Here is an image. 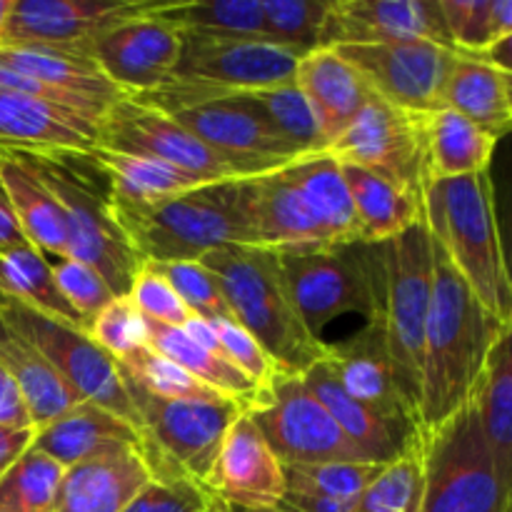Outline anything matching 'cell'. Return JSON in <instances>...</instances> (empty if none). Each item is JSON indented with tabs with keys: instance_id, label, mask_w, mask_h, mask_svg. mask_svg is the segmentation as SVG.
I'll return each mask as SVG.
<instances>
[{
	"instance_id": "6da1fadb",
	"label": "cell",
	"mask_w": 512,
	"mask_h": 512,
	"mask_svg": "<svg viewBox=\"0 0 512 512\" xmlns=\"http://www.w3.org/2000/svg\"><path fill=\"white\" fill-rule=\"evenodd\" d=\"M508 328L512 323H500L475 298L433 240V298L420 368V438L468 403L490 350Z\"/></svg>"
},
{
	"instance_id": "7a4b0ae2",
	"label": "cell",
	"mask_w": 512,
	"mask_h": 512,
	"mask_svg": "<svg viewBox=\"0 0 512 512\" xmlns=\"http://www.w3.org/2000/svg\"><path fill=\"white\" fill-rule=\"evenodd\" d=\"M218 280L233 320L280 370L303 375L323 363L330 345L305 328L290 295L280 255L255 245H223L198 260Z\"/></svg>"
},
{
	"instance_id": "3957f363",
	"label": "cell",
	"mask_w": 512,
	"mask_h": 512,
	"mask_svg": "<svg viewBox=\"0 0 512 512\" xmlns=\"http://www.w3.org/2000/svg\"><path fill=\"white\" fill-rule=\"evenodd\" d=\"M423 223L475 298L512 323V283L490 173L425 180Z\"/></svg>"
},
{
	"instance_id": "277c9868",
	"label": "cell",
	"mask_w": 512,
	"mask_h": 512,
	"mask_svg": "<svg viewBox=\"0 0 512 512\" xmlns=\"http://www.w3.org/2000/svg\"><path fill=\"white\" fill-rule=\"evenodd\" d=\"M15 153L40 175L58 200L68 228V258L98 270L115 298L128 295L143 260L115 220L113 190L105 170L95 163L93 155L80 150Z\"/></svg>"
},
{
	"instance_id": "5b68a950",
	"label": "cell",
	"mask_w": 512,
	"mask_h": 512,
	"mask_svg": "<svg viewBox=\"0 0 512 512\" xmlns=\"http://www.w3.org/2000/svg\"><path fill=\"white\" fill-rule=\"evenodd\" d=\"M375 295L373 320L383 333L400 393L418 413L425 323L433 298V238L425 223L385 243H360Z\"/></svg>"
},
{
	"instance_id": "8992f818",
	"label": "cell",
	"mask_w": 512,
	"mask_h": 512,
	"mask_svg": "<svg viewBox=\"0 0 512 512\" xmlns=\"http://www.w3.org/2000/svg\"><path fill=\"white\" fill-rule=\"evenodd\" d=\"M235 180L198 185L150 205L113 200L115 220L143 263L200 260L223 245H253Z\"/></svg>"
},
{
	"instance_id": "52a82bcc",
	"label": "cell",
	"mask_w": 512,
	"mask_h": 512,
	"mask_svg": "<svg viewBox=\"0 0 512 512\" xmlns=\"http://www.w3.org/2000/svg\"><path fill=\"white\" fill-rule=\"evenodd\" d=\"M120 373V370H118ZM143 438V458L153 478H193L205 483L220 443L243 413L233 400H163L120 373Z\"/></svg>"
},
{
	"instance_id": "ba28073f",
	"label": "cell",
	"mask_w": 512,
	"mask_h": 512,
	"mask_svg": "<svg viewBox=\"0 0 512 512\" xmlns=\"http://www.w3.org/2000/svg\"><path fill=\"white\" fill-rule=\"evenodd\" d=\"M420 512H512V485L495 470L470 400L423 435Z\"/></svg>"
},
{
	"instance_id": "9c48e42d",
	"label": "cell",
	"mask_w": 512,
	"mask_h": 512,
	"mask_svg": "<svg viewBox=\"0 0 512 512\" xmlns=\"http://www.w3.org/2000/svg\"><path fill=\"white\" fill-rule=\"evenodd\" d=\"M133 98L178 120L200 143L223 158L238 178L275 173L298 160L248 110L220 98L213 88L168 80L163 88Z\"/></svg>"
},
{
	"instance_id": "30bf717a",
	"label": "cell",
	"mask_w": 512,
	"mask_h": 512,
	"mask_svg": "<svg viewBox=\"0 0 512 512\" xmlns=\"http://www.w3.org/2000/svg\"><path fill=\"white\" fill-rule=\"evenodd\" d=\"M243 413L253 420L280 465L363 460L298 373L275 368L270 383L258 388Z\"/></svg>"
},
{
	"instance_id": "8fae6325",
	"label": "cell",
	"mask_w": 512,
	"mask_h": 512,
	"mask_svg": "<svg viewBox=\"0 0 512 512\" xmlns=\"http://www.w3.org/2000/svg\"><path fill=\"white\" fill-rule=\"evenodd\" d=\"M0 320L23 335L48 360L50 368L78 395V400L100 405L138 428V415L113 358L103 353L83 328L50 318L5 293H0Z\"/></svg>"
},
{
	"instance_id": "7c38bea8",
	"label": "cell",
	"mask_w": 512,
	"mask_h": 512,
	"mask_svg": "<svg viewBox=\"0 0 512 512\" xmlns=\"http://www.w3.org/2000/svg\"><path fill=\"white\" fill-rule=\"evenodd\" d=\"M278 255L295 308L315 338L330 320L345 313L373 320L375 295L363 245Z\"/></svg>"
},
{
	"instance_id": "4fadbf2b",
	"label": "cell",
	"mask_w": 512,
	"mask_h": 512,
	"mask_svg": "<svg viewBox=\"0 0 512 512\" xmlns=\"http://www.w3.org/2000/svg\"><path fill=\"white\" fill-rule=\"evenodd\" d=\"M325 153H330L340 163L373 170L423 198V115L405 113L370 93L363 110L328 145Z\"/></svg>"
},
{
	"instance_id": "5bb4252c",
	"label": "cell",
	"mask_w": 512,
	"mask_h": 512,
	"mask_svg": "<svg viewBox=\"0 0 512 512\" xmlns=\"http://www.w3.org/2000/svg\"><path fill=\"white\" fill-rule=\"evenodd\" d=\"M98 148L160 160L200 183L238 178L223 158L200 143L178 120L133 95H125L103 115L98 125Z\"/></svg>"
},
{
	"instance_id": "9a60e30c",
	"label": "cell",
	"mask_w": 512,
	"mask_h": 512,
	"mask_svg": "<svg viewBox=\"0 0 512 512\" xmlns=\"http://www.w3.org/2000/svg\"><path fill=\"white\" fill-rule=\"evenodd\" d=\"M340 58L363 78L368 90L393 108L423 115L443 108V88L458 50L415 40V43L348 45Z\"/></svg>"
},
{
	"instance_id": "2e32d148",
	"label": "cell",
	"mask_w": 512,
	"mask_h": 512,
	"mask_svg": "<svg viewBox=\"0 0 512 512\" xmlns=\"http://www.w3.org/2000/svg\"><path fill=\"white\" fill-rule=\"evenodd\" d=\"M158 0H13L0 45H38L90 55L118 23L148 13Z\"/></svg>"
},
{
	"instance_id": "e0dca14e",
	"label": "cell",
	"mask_w": 512,
	"mask_h": 512,
	"mask_svg": "<svg viewBox=\"0 0 512 512\" xmlns=\"http://www.w3.org/2000/svg\"><path fill=\"white\" fill-rule=\"evenodd\" d=\"M303 55L263 38L180 35L173 78L223 90H260L293 83Z\"/></svg>"
},
{
	"instance_id": "ac0fdd59",
	"label": "cell",
	"mask_w": 512,
	"mask_h": 512,
	"mask_svg": "<svg viewBox=\"0 0 512 512\" xmlns=\"http://www.w3.org/2000/svg\"><path fill=\"white\" fill-rule=\"evenodd\" d=\"M415 40L453 48L438 0H330L318 48Z\"/></svg>"
},
{
	"instance_id": "d6986e66",
	"label": "cell",
	"mask_w": 512,
	"mask_h": 512,
	"mask_svg": "<svg viewBox=\"0 0 512 512\" xmlns=\"http://www.w3.org/2000/svg\"><path fill=\"white\" fill-rule=\"evenodd\" d=\"M153 8L105 30L90 48V58L100 73L125 95H145L163 88L178 63L180 33L155 18Z\"/></svg>"
},
{
	"instance_id": "ffe728a7",
	"label": "cell",
	"mask_w": 512,
	"mask_h": 512,
	"mask_svg": "<svg viewBox=\"0 0 512 512\" xmlns=\"http://www.w3.org/2000/svg\"><path fill=\"white\" fill-rule=\"evenodd\" d=\"M203 485L215 500L230 508L268 510L278 508L283 500V465L245 413L225 433Z\"/></svg>"
},
{
	"instance_id": "44dd1931",
	"label": "cell",
	"mask_w": 512,
	"mask_h": 512,
	"mask_svg": "<svg viewBox=\"0 0 512 512\" xmlns=\"http://www.w3.org/2000/svg\"><path fill=\"white\" fill-rule=\"evenodd\" d=\"M325 365L350 398L375 410L393 428L408 435H420L418 413L400 393L398 378H395L393 363H390L378 325L365 323V328L358 330L353 338L340 345H330Z\"/></svg>"
},
{
	"instance_id": "7402d4cb",
	"label": "cell",
	"mask_w": 512,
	"mask_h": 512,
	"mask_svg": "<svg viewBox=\"0 0 512 512\" xmlns=\"http://www.w3.org/2000/svg\"><path fill=\"white\" fill-rule=\"evenodd\" d=\"M235 188L255 248L275 253L333 250L283 170L238 178Z\"/></svg>"
},
{
	"instance_id": "603a6c76",
	"label": "cell",
	"mask_w": 512,
	"mask_h": 512,
	"mask_svg": "<svg viewBox=\"0 0 512 512\" xmlns=\"http://www.w3.org/2000/svg\"><path fill=\"white\" fill-rule=\"evenodd\" d=\"M98 145V123L33 95L0 90V148L80 150Z\"/></svg>"
},
{
	"instance_id": "cb8c5ba5",
	"label": "cell",
	"mask_w": 512,
	"mask_h": 512,
	"mask_svg": "<svg viewBox=\"0 0 512 512\" xmlns=\"http://www.w3.org/2000/svg\"><path fill=\"white\" fill-rule=\"evenodd\" d=\"M150 478L138 448L95 455L65 468L55 512H123Z\"/></svg>"
},
{
	"instance_id": "d4e9b609",
	"label": "cell",
	"mask_w": 512,
	"mask_h": 512,
	"mask_svg": "<svg viewBox=\"0 0 512 512\" xmlns=\"http://www.w3.org/2000/svg\"><path fill=\"white\" fill-rule=\"evenodd\" d=\"M0 68L73 95L90 105L100 118L125 98L123 90L110 83L95 60L85 53L38 45H0Z\"/></svg>"
},
{
	"instance_id": "484cf974",
	"label": "cell",
	"mask_w": 512,
	"mask_h": 512,
	"mask_svg": "<svg viewBox=\"0 0 512 512\" xmlns=\"http://www.w3.org/2000/svg\"><path fill=\"white\" fill-rule=\"evenodd\" d=\"M293 83L308 100L328 145L353 123L370 98L363 78L333 48H315L303 55L295 68Z\"/></svg>"
},
{
	"instance_id": "4316f807",
	"label": "cell",
	"mask_w": 512,
	"mask_h": 512,
	"mask_svg": "<svg viewBox=\"0 0 512 512\" xmlns=\"http://www.w3.org/2000/svg\"><path fill=\"white\" fill-rule=\"evenodd\" d=\"M510 80V68L495 60L455 53L443 88V108L455 110L500 140L512 125Z\"/></svg>"
},
{
	"instance_id": "83f0119b",
	"label": "cell",
	"mask_w": 512,
	"mask_h": 512,
	"mask_svg": "<svg viewBox=\"0 0 512 512\" xmlns=\"http://www.w3.org/2000/svg\"><path fill=\"white\" fill-rule=\"evenodd\" d=\"M33 445L58 460L63 468H70V465H78L83 460L118 448L143 450V438L128 420L83 400V403L73 405L68 413L60 415L58 420L38 430Z\"/></svg>"
},
{
	"instance_id": "f1b7e54d",
	"label": "cell",
	"mask_w": 512,
	"mask_h": 512,
	"mask_svg": "<svg viewBox=\"0 0 512 512\" xmlns=\"http://www.w3.org/2000/svg\"><path fill=\"white\" fill-rule=\"evenodd\" d=\"M300 378L305 380L310 390H313L315 398L325 405V410L330 413V418L338 423V428L343 430L345 438L355 445L363 460L378 465L393 463L398 455H403L410 445L420 443V435H408L403 430L393 428L390 423H385L375 410L365 408L363 403H358L355 398H350L340 383L335 380V375L330 373V368L323 363L313 365L310 370H305Z\"/></svg>"
},
{
	"instance_id": "f546056e",
	"label": "cell",
	"mask_w": 512,
	"mask_h": 512,
	"mask_svg": "<svg viewBox=\"0 0 512 512\" xmlns=\"http://www.w3.org/2000/svg\"><path fill=\"white\" fill-rule=\"evenodd\" d=\"M0 183L8 193L25 240L48 260L68 258L63 210L48 185L15 150L0 148Z\"/></svg>"
},
{
	"instance_id": "4dcf8cb0",
	"label": "cell",
	"mask_w": 512,
	"mask_h": 512,
	"mask_svg": "<svg viewBox=\"0 0 512 512\" xmlns=\"http://www.w3.org/2000/svg\"><path fill=\"white\" fill-rule=\"evenodd\" d=\"M283 175L298 190L330 248L358 243V218H355L353 198L345 185L340 163L333 155L318 153L298 158L285 165Z\"/></svg>"
},
{
	"instance_id": "1f68e13d",
	"label": "cell",
	"mask_w": 512,
	"mask_h": 512,
	"mask_svg": "<svg viewBox=\"0 0 512 512\" xmlns=\"http://www.w3.org/2000/svg\"><path fill=\"white\" fill-rule=\"evenodd\" d=\"M213 90L220 98L248 110L295 158H308V155L325 153V148H328L308 100L303 98V93H300V88L295 83L260 90Z\"/></svg>"
},
{
	"instance_id": "d6a6232c",
	"label": "cell",
	"mask_w": 512,
	"mask_h": 512,
	"mask_svg": "<svg viewBox=\"0 0 512 512\" xmlns=\"http://www.w3.org/2000/svg\"><path fill=\"white\" fill-rule=\"evenodd\" d=\"M340 170L358 218V243H385L423 220V198L410 190L360 165L340 163Z\"/></svg>"
},
{
	"instance_id": "836d02e7",
	"label": "cell",
	"mask_w": 512,
	"mask_h": 512,
	"mask_svg": "<svg viewBox=\"0 0 512 512\" xmlns=\"http://www.w3.org/2000/svg\"><path fill=\"white\" fill-rule=\"evenodd\" d=\"M423 140L425 180L490 173V160L498 145V140L450 108L423 113Z\"/></svg>"
},
{
	"instance_id": "e575fe53",
	"label": "cell",
	"mask_w": 512,
	"mask_h": 512,
	"mask_svg": "<svg viewBox=\"0 0 512 512\" xmlns=\"http://www.w3.org/2000/svg\"><path fill=\"white\" fill-rule=\"evenodd\" d=\"M512 328L505 330L490 350L485 368L475 383L470 403L478 413L485 445L493 455L495 470L512 485Z\"/></svg>"
},
{
	"instance_id": "d590c367",
	"label": "cell",
	"mask_w": 512,
	"mask_h": 512,
	"mask_svg": "<svg viewBox=\"0 0 512 512\" xmlns=\"http://www.w3.org/2000/svg\"><path fill=\"white\" fill-rule=\"evenodd\" d=\"M0 363L8 368V373L18 383L35 433L58 420L63 413H68L73 405L83 403L50 368L48 360L23 335L8 328L3 320H0Z\"/></svg>"
},
{
	"instance_id": "8d00e7d4",
	"label": "cell",
	"mask_w": 512,
	"mask_h": 512,
	"mask_svg": "<svg viewBox=\"0 0 512 512\" xmlns=\"http://www.w3.org/2000/svg\"><path fill=\"white\" fill-rule=\"evenodd\" d=\"M153 15L180 35L268 40L263 30V0H158Z\"/></svg>"
},
{
	"instance_id": "74e56055",
	"label": "cell",
	"mask_w": 512,
	"mask_h": 512,
	"mask_svg": "<svg viewBox=\"0 0 512 512\" xmlns=\"http://www.w3.org/2000/svg\"><path fill=\"white\" fill-rule=\"evenodd\" d=\"M145 345L180 365L185 373L193 375L205 388L215 390L218 395L243 405V408L258 393V388L240 370H235L228 360L218 358L203 345L195 343L193 338H188L183 328H170V325H160L155 320H145Z\"/></svg>"
},
{
	"instance_id": "f35d334b",
	"label": "cell",
	"mask_w": 512,
	"mask_h": 512,
	"mask_svg": "<svg viewBox=\"0 0 512 512\" xmlns=\"http://www.w3.org/2000/svg\"><path fill=\"white\" fill-rule=\"evenodd\" d=\"M90 155L108 175L113 200H118V203L150 205L205 185L190 175L180 173V170L170 168V165L160 163V160L145 158V155L105 150L98 145L90 150Z\"/></svg>"
},
{
	"instance_id": "ab89813d",
	"label": "cell",
	"mask_w": 512,
	"mask_h": 512,
	"mask_svg": "<svg viewBox=\"0 0 512 512\" xmlns=\"http://www.w3.org/2000/svg\"><path fill=\"white\" fill-rule=\"evenodd\" d=\"M445 30L458 53L495 60L512 35L510 0H438ZM498 63V60H495Z\"/></svg>"
},
{
	"instance_id": "60d3db41",
	"label": "cell",
	"mask_w": 512,
	"mask_h": 512,
	"mask_svg": "<svg viewBox=\"0 0 512 512\" xmlns=\"http://www.w3.org/2000/svg\"><path fill=\"white\" fill-rule=\"evenodd\" d=\"M0 293L30 305L50 318L78 325L88 333L85 320L70 308V303L55 285L48 258L40 255L33 245H23V248L0 255Z\"/></svg>"
},
{
	"instance_id": "b9f144b4",
	"label": "cell",
	"mask_w": 512,
	"mask_h": 512,
	"mask_svg": "<svg viewBox=\"0 0 512 512\" xmlns=\"http://www.w3.org/2000/svg\"><path fill=\"white\" fill-rule=\"evenodd\" d=\"M65 468L30 445L0 475V512H55Z\"/></svg>"
},
{
	"instance_id": "7bdbcfd3",
	"label": "cell",
	"mask_w": 512,
	"mask_h": 512,
	"mask_svg": "<svg viewBox=\"0 0 512 512\" xmlns=\"http://www.w3.org/2000/svg\"><path fill=\"white\" fill-rule=\"evenodd\" d=\"M423 500V438L385 465L358 495L350 512H420Z\"/></svg>"
},
{
	"instance_id": "ee69618b",
	"label": "cell",
	"mask_w": 512,
	"mask_h": 512,
	"mask_svg": "<svg viewBox=\"0 0 512 512\" xmlns=\"http://www.w3.org/2000/svg\"><path fill=\"white\" fill-rule=\"evenodd\" d=\"M385 465L378 463H313L283 465L285 490L288 493L318 495V498L355 503L358 495L378 478Z\"/></svg>"
},
{
	"instance_id": "f6af8a7d",
	"label": "cell",
	"mask_w": 512,
	"mask_h": 512,
	"mask_svg": "<svg viewBox=\"0 0 512 512\" xmlns=\"http://www.w3.org/2000/svg\"><path fill=\"white\" fill-rule=\"evenodd\" d=\"M115 368L123 375L133 378L135 383L143 390H148L150 395L163 400H220L223 395H218L215 390L205 388L203 383L193 378L190 373H185L180 365H175L173 360L163 358L160 353L150 350L148 345L133 350L125 358L113 360ZM228 400V398H225Z\"/></svg>"
},
{
	"instance_id": "bcb514c9",
	"label": "cell",
	"mask_w": 512,
	"mask_h": 512,
	"mask_svg": "<svg viewBox=\"0 0 512 512\" xmlns=\"http://www.w3.org/2000/svg\"><path fill=\"white\" fill-rule=\"evenodd\" d=\"M330 0H263V30L270 43L308 55L318 48Z\"/></svg>"
},
{
	"instance_id": "7dc6e473",
	"label": "cell",
	"mask_w": 512,
	"mask_h": 512,
	"mask_svg": "<svg viewBox=\"0 0 512 512\" xmlns=\"http://www.w3.org/2000/svg\"><path fill=\"white\" fill-rule=\"evenodd\" d=\"M153 270H158L170 288L178 293L185 308L193 315L205 320H233L225 295L220 290L218 280L208 268L198 263V260H180V263H145Z\"/></svg>"
},
{
	"instance_id": "c3c4849f",
	"label": "cell",
	"mask_w": 512,
	"mask_h": 512,
	"mask_svg": "<svg viewBox=\"0 0 512 512\" xmlns=\"http://www.w3.org/2000/svg\"><path fill=\"white\" fill-rule=\"evenodd\" d=\"M88 335L103 353L118 360L145 345V318L128 295L113 298L88 323Z\"/></svg>"
},
{
	"instance_id": "681fc988",
	"label": "cell",
	"mask_w": 512,
	"mask_h": 512,
	"mask_svg": "<svg viewBox=\"0 0 512 512\" xmlns=\"http://www.w3.org/2000/svg\"><path fill=\"white\" fill-rule=\"evenodd\" d=\"M48 263L50 270H53L55 285H58L63 298L70 303V308L85 320V325L115 298V293L105 283L103 275L90 268V265L73 258L48 260Z\"/></svg>"
},
{
	"instance_id": "f907efd6",
	"label": "cell",
	"mask_w": 512,
	"mask_h": 512,
	"mask_svg": "<svg viewBox=\"0 0 512 512\" xmlns=\"http://www.w3.org/2000/svg\"><path fill=\"white\" fill-rule=\"evenodd\" d=\"M218 500L193 478H150L123 512H208Z\"/></svg>"
},
{
	"instance_id": "816d5d0a",
	"label": "cell",
	"mask_w": 512,
	"mask_h": 512,
	"mask_svg": "<svg viewBox=\"0 0 512 512\" xmlns=\"http://www.w3.org/2000/svg\"><path fill=\"white\" fill-rule=\"evenodd\" d=\"M128 298L133 300L145 320H155V323L170 325V328H183L193 315L178 298V293L170 288L168 280L145 263L135 273Z\"/></svg>"
},
{
	"instance_id": "f5cc1de1",
	"label": "cell",
	"mask_w": 512,
	"mask_h": 512,
	"mask_svg": "<svg viewBox=\"0 0 512 512\" xmlns=\"http://www.w3.org/2000/svg\"><path fill=\"white\" fill-rule=\"evenodd\" d=\"M210 323H213L215 335H218L220 348H223L228 363L233 365L235 370H240L255 388L268 385L278 365L268 358V353L260 348L258 340H255L243 325L235 323V320L218 318L210 320Z\"/></svg>"
},
{
	"instance_id": "db71d44e",
	"label": "cell",
	"mask_w": 512,
	"mask_h": 512,
	"mask_svg": "<svg viewBox=\"0 0 512 512\" xmlns=\"http://www.w3.org/2000/svg\"><path fill=\"white\" fill-rule=\"evenodd\" d=\"M0 425L15 430H33L23 393L3 363H0Z\"/></svg>"
},
{
	"instance_id": "11a10c76",
	"label": "cell",
	"mask_w": 512,
	"mask_h": 512,
	"mask_svg": "<svg viewBox=\"0 0 512 512\" xmlns=\"http://www.w3.org/2000/svg\"><path fill=\"white\" fill-rule=\"evenodd\" d=\"M23 245L30 243L25 240L18 218H15L13 205L8 200V193H5L3 183H0V255L10 253L15 248H23Z\"/></svg>"
},
{
	"instance_id": "9f6ffc18",
	"label": "cell",
	"mask_w": 512,
	"mask_h": 512,
	"mask_svg": "<svg viewBox=\"0 0 512 512\" xmlns=\"http://www.w3.org/2000/svg\"><path fill=\"white\" fill-rule=\"evenodd\" d=\"M278 510L283 512H350L353 503H338V500L318 498V495L288 493L285 490L283 500L278 503Z\"/></svg>"
},
{
	"instance_id": "6f0895ef",
	"label": "cell",
	"mask_w": 512,
	"mask_h": 512,
	"mask_svg": "<svg viewBox=\"0 0 512 512\" xmlns=\"http://www.w3.org/2000/svg\"><path fill=\"white\" fill-rule=\"evenodd\" d=\"M35 430H15L0 425V475L33 445Z\"/></svg>"
},
{
	"instance_id": "680465c9",
	"label": "cell",
	"mask_w": 512,
	"mask_h": 512,
	"mask_svg": "<svg viewBox=\"0 0 512 512\" xmlns=\"http://www.w3.org/2000/svg\"><path fill=\"white\" fill-rule=\"evenodd\" d=\"M10 8H13V0H0V33H3V25L8 20Z\"/></svg>"
},
{
	"instance_id": "91938a15",
	"label": "cell",
	"mask_w": 512,
	"mask_h": 512,
	"mask_svg": "<svg viewBox=\"0 0 512 512\" xmlns=\"http://www.w3.org/2000/svg\"><path fill=\"white\" fill-rule=\"evenodd\" d=\"M230 508V505H228ZM230 512H283V510H278V508H268V510H245V508H230Z\"/></svg>"
},
{
	"instance_id": "94428289",
	"label": "cell",
	"mask_w": 512,
	"mask_h": 512,
	"mask_svg": "<svg viewBox=\"0 0 512 512\" xmlns=\"http://www.w3.org/2000/svg\"><path fill=\"white\" fill-rule=\"evenodd\" d=\"M208 512H230V508H228V505H225V503H220V500H218V503H215L213 508H210Z\"/></svg>"
}]
</instances>
